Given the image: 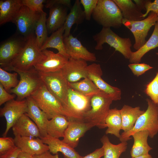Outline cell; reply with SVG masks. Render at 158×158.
<instances>
[{
	"label": "cell",
	"mask_w": 158,
	"mask_h": 158,
	"mask_svg": "<svg viewBox=\"0 0 158 158\" xmlns=\"http://www.w3.org/2000/svg\"><path fill=\"white\" fill-rule=\"evenodd\" d=\"M113 101L111 97L102 91L92 96L91 108L85 115L83 121L92 128L95 126L100 129L107 127L105 120Z\"/></svg>",
	"instance_id": "1"
},
{
	"label": "cell",
	"mask_w": 158,
	"mask_h": 158,
	"mask_svg": "<svg viewBox=\"0 0 158 158\" xmlns=\"http://www.w3.org/2000/svg\"><path fill=\"white\" fill-rule=\"evenodd\" d=\"M147 110L138 119L133 129L123 132L119 138L121 142L127 141L134 133L142 130L148 131L149 136L153 138L158 132V105L150 99H147Z\"/></svg>",
	"instance_id": "2"
},
{
	"label": "cell",
	"mask_w": 158,
	"mask_h": 158,
	"mask_svg": "<svg viewBox=\"0 0 158 158\" xmlns=\"http://www.w3.org/2000/svg\"><path fill=\"white\" fill-rule=\"evenodd\" d=\"M92 16L102 28H118L123 25L121 12L113 0H98Z\"/></svg>",
	"instance_id": "3"
},
{
	"label": "cell",
	"mask_w": 158,
	"mask_h": 158,
	"mask_svg": "<svg viewBox=\"0 0 158 158\" xmlns=\"http://www.w3.org/2000/svg\"><path fill=\"white\" fill-rule=\"evenodd\" d=\"M4 69L14 71L20 76V80L17 86L9 91V92L16 95L17 100H22L30 96L43 84L39 72L34 67L26 71L19 70L11 66Z\"/></svg>",
	"instance_id": "4"
},
{
	"label": "cell",
	"mask_w": 158,
	"mask_h": 158,
	"mask_svg": "<svg viewBox=\"0 0 158 158\" xmlns=\"http://www.w3.org/2000/svg\"><path fill=\"white\" fill-rule=\"evenodd\" d=\"M45 57L38 46L34 33L27 38L22 50L10 65L6 68L11 66L21 70H28L34 67Z\"/></svg>",
	"instance_id": "5"
},
{
	"label": "cell",
	"mask_w": 158,
	"mask_h": 158,
	"mask_svg": "<svg viewBox=\"0 0 158 158\" xmlns=\"http://www.w3.org/2000/svg\"><path fill=\"white\" fill-rule=\"evenodd\" d=\"M96 42L95 49L102 50L103 45L107 43L122 54L126 59H129L132 52V44L128 38H122L114 32L110 28H102L101 30L93 36Z\"/></svg>",
	"instance_id": "6"
},
{
	"label": "cell",
	"mask_w": 158,
	"mask_h": 158,
	"mask_svg": "<svg viewBox=\"0 0 158 158\" xmlns=\"http://www.w3.org/2000/svg\"><path fill=\"white\" fill-rule=\"evenodd\" d=\"M43 83L49 92L61 102L64 109L67 103L69 83L61 71L48 73L39 72Z\"/></svg>",
	"instance_id": "7"
},
{
	"label": "cell",
	"mask_w": 158,
	"mask_h": 158,
	"mask_svg": "<svg viewBox=\"0 0 158 158\" xmlns=\"http://www.w3.org/2000/svg\"><path fill=\"white\" fill-rule=\"evenodd\" d=\"M30 96L40 109L46 114L49 120L57 115L65 116L62 105L49 92L43 83Z\"/></svg>",
	"instance_id": "8"
},
{
	"label": "cell",
	"mask_w": 158,
	"mask_h": 158,
	"mask_svg": "<svg viewBox=\"0 0 158 158\" xmlns=\"http://www.w3.org/2000/svg\"><path fill=\"white\" fill-rule=\"evenodd\" d=\"M91 97L84 96L70 87L67 104L64 109L65 116L68 120L83 121L85 115L91 108Z\"/></svg>",
	"instance_id": "9"
},
{
	"label": "cell",
	"mask_w": 158,
	"mask_h": 158,
	"mask_svg": "<svg viewBox=\"0 0 158 158\" xmlns=\"http://www.w3.org/2000/svg\"><path fill=\"white\" fill-rule=\"evenodd\" d=\"M157 16L151 12L147 17L139 21H130L123 18V25L133 33L135 42L133 47L138 50L146 42V38L151 27L155 25L157 21Z\"/></svg>",
	"instance_id": "10"
},
{
	"label": "cell",
	"mask_w": 158,
	"mask_h": 158,
	"mask_svg": "<svg viewBox=\"0 0 158 158\" xmlns=\"http://www.w3.org/2000/svg\"><path fill=\"white\" fill-rule=\"evenodd\" d=\"M27 39L17 33L1 43L0 67L4 69L10 65L24 47Z\"/></svg>",
	"instance_id": "11"
},
{
	"label": "cell",
	"mask_w": 158,
	"mask_h": 158,
	"mask_svg": "<svg viewBox=\"0 0 158 158\" xmlns=\"http://www.w3.org/2000/svg\"><path fill=\"white\" fill-rule=\"evenodd\" d=\"M40 13L33 11L23 5L13 23L16 25L17 33L28 38L35 33L36 23Z\"/></svg>",
	"instance_id": "12"
},
{
	"label": "cell",
	"mask_w": 158,
	"mask_h": 158,
	"mask_svg": "<svg viewBox=\"0 0 158 158\" xmlns=\"http://www.w3.org/2000/svg\"><path fill=\"white\" fill-rule=\"evenodd\" d=\"M28 109L26 99L22 100L13 99L7 102L0 109V116L4 117L6 121V127L3 134V137H6L10 129L16 122L27 112Z\"/></svg>",
	"instance_id": "13"
},
{
	"label": "cell",
	"mask_w": 158,
	"mask_h": 158,
	"mask_svg": "<svg viewBox=\"0 0 158 158\" xmlns=\"http://www.w3.org/2000/svg\"><path fill=\"white\" fill-rule=\"evenodd\" d=\"M87 71V77L100 90L110 95L114 101L121 99V90L117 87L110 85L102 78L103 72L99 64L93 63L88 65Z\"/></svg>",
	"instance_id": "14"
},
{
	"label": "cell",
	"mask_w": 158,
	"mask_h": 158,
	"mask_svg": "<svg viewBox=\"0 0 158 158\" xmlns=\"http://www.w3.org/2000/svg\"><path fill=\"white\" fill-rule=\"evenodd\" d=\"M42 51L45 58L34 66L39 72L48 73L59 71L68 60V58L59 53H55L47 49Z\"/></svg>",
	"instance_id": "15"
},
{
	"label": "cell",
	"mask_w": 158,
	"mask_h": 158,
	"mask_svg": "<svg viewBox=\"0 0 158 158\" xmlns=\"http://www.w3.org/2000/svg\"><path fill=\"white\" fill-rule=\"evenodd\" d=\"M87 66L86 61L84 60L70 58L60 71L69 83H75L87 77Z\"/></svg>",
	"instance_id": "16"
},
{
	"label": "cell",
	"mask_w": 158,
	"mask_h": 158,
	"mask_svg": "<svg viewBox=\"0 0 158 158\" xmlns=\"http://www.w3.org/2000/svg\"><path fill=\"white\" fill-rule=\"evenodd\" d=\"M66 53L70 58L81 59L86 61H95V54L89 51L76 37L71 34L63 38Z\"/></svg>",
	"instance_id": "17"
},
{
	"label": "cell",
	"mask_w": 158,
	"mask_h": 158,
	"mask_svg": "<svg viewBox=\"0 0 158 158\" xmlns=\"http://www.w3.org/2000/svg\"><path fill=\"white\" fill-rule=\"evenodd\" d=\"M68 121V124L62 140L74 148L77 146L80 138L92 128L88 123L83 121Z\"/></svg>",
	"instance_id": "18"
},
{
	"label": "cell",
	"mask_w": 158,
	"mask_h": 158,
	"mask_svg": "<svg viewBox=\"0 0 158 158\" xmlns=\"http://www.w3.org/2000/svg\"><path fill=\"white\" fill-rule=\"evenodd\" d=\"M16 147L21 151L33 155H38L49 151L48 146L39 138L15 136Z\"/></svg>",
	"instance_id": "19"
},
{
	"label": "cell",
	"mask_w": 158,
	"mask_h": 158,
	"mask_svg": "<svg viewBox=\"0 0 158 158\" xmlns=\"http://www.w3.org/2000/svg\"><path fill=\"white\" fill-rule=\"evenodd\" d=\"M12 130L15 136L41 137L40 131L37 126L25 114L14 123Z\"/></svg>",
	"instance_id": "20"
},
{
	"label": "cell",
	"mask_w": 158,
	"mask_h": 158,
	"mask_svg": "<svg viewBox=\"0 0 158 158\" xmlns=\"http://www.w3.org/2000/svg\"><path fill=\"white\" fill-rule=\"evenodd\" d=\"M43 142L48 145L49 151L53 154L61 152L64 158H82L73 148L64 142L59 138L52 137L48 135L40 138Z\"/></svg>",
	"instance_id": "21"
},
{
	"label": "cell",
	"mask_w": 158,
	"mask_h": 158,
	"mask_svg": "<svg viewBox=\"0 0 158 158\" xmlns=\"http://www.w3.org/2000/svg\"><path fill=\"white\" fill-rule=\"evenodd\" d=\"M26 99L28 109L25 114L32 119L37 126L40 131L41 137L46 136L47 135L46 130V126L49 120L47 115L40 109L31 96Z\"/></svg>",
	"instance_id": "22"
},
{
	"label": "cell",
	"mask_w": 158,
	"mask_h": 158,
	"mask_svg": "<svg viewBox=\"0 0 158 158\" xmlns=\"http://www.w3.org/2000/svg\"><path fill=\"white\" fill-rule=\"evenodd\" d=\"M68 7L56 5L50 8L46 24L48 34L52 33L64 25L68 15Z\"/></svg>",
	"instance_id": "23"
},
{
	"label": "cell",
	"mask_w": 158,
	"mask_h": 158,
	"mask_svg": "<svg viewBox=\"0 0 158 158\" xmlns=\"http://www.w3.org/2000/svg\"><path fill=\"white\" fill-rule=\"evenodd\" d=\"M22 0H0V25L13 23L21 7Z\"/></svg>",
	"instance_id": "24"
},
{
	"label": "cell",
	"mask_w": 158,
	"mask_h": 158,
	"mask_svg": "<svg viewBox=\"0 0 158 158\" xmlns=\"http://www.w3.org/2000/svg\"><path fill=\"white\" fill-rule=\"evenodd\" d=\"M149 132L146 130L136 132L131 136L134 139V143L130 151L132 157L148 154L152 149L147 142Z\"/></svg>",
	"instance_id": "25"
},
{
	"label": "cell",
	"mask_w": 158,
	"mask_h": 158,
	"mask_svg": "<svg viewBox=\"0 0 158 158\" xmlns=\"http://www.w3.org/2000/svg\"><path fill=\"white\" fill-rule=\"evenodd\" d=\"M81 3L79 0L75 1L68 14L64 26V32L63 38L70 34V31L72 26L75 24L77 25L82 23L85 19V14L81 8Z\"/></svg>",
	"instance_id": "26"
},
{
	"label": "cell",
	"mask_w": 158,
	"mask_h": 158,
	"mask_svg": "<svg viewBox=\"0 0 158 158\" xmlns=\"http://www.w3.org/2000/svg\"><path fill=\"white\" fill-rule=\"evenodd\" d=\"M120 9L124 19L130 21L144 19V14L137 5L131 0H113Z\"/></svg>",
	"instance_id": "27"
},
{
	"label": "cell",
	"mask_w": 158,
	"mask_h": 158,
	"mask_svg": "<svg viewBox=\"0 0 158 158\" xmlns=\"http://www.w3.org/2000/svg\"><path fill=\"white\" fill-rule=\"evenodd\" d=\"M122 120L121 130L126 132L131 130L139 116L144 113L139 107L124 105L120 110Z\"/></svg>",
	"instance_id": "28"
},
{
	"label": "cell",
	"mask_w": 158,
	"mask_h": 158,
	"mask_svg": "<svg viewBox=\"0 0 158 158\" xmlns=\"http://www.w3.org/2000/svg\"><path fill=\"white\" fill-rule=\"evenodd\" d=\"M68 122L67 118L64 115H57L54 116L47 122L46 128L47 134L56 138H63Z\"/></svg>",
	"instance_id": "29"
},
{
	"label": "cell",
	"mask_w": 158,
	"mask_h": 158,
	"mask_svg": "<svg viewBox=\"0 0 158 158\" xmlns=\"http://www.w3.org/2000/svg\"><path fill=\"white\" fill-rule=\"evenodd\" d=\"M158 47V23L155 25L153 32L147 41L139 49L132 52L129 61L131 63H139L143 56L152 49Z\"/></svg>",
	"instance_id": "30"
},
{
	"label": "cell",
	"mask_w": 158,
	"mask_h": 158,
	"mask_svg": "<svg viewBox=\"0 0 158 158\" xmlns=\"http://www.w3.org/2000/svg\"><path fill=\"white\" fill-rule=\"evenodd\" d=\"M64 30L63 25L53 32L50 37H48L41 47V50L42 51L48 48H54L58 51V53L69 59L70 57L66 53L63 42V35Z\"/></svg>",
	"instance_id": "31"
},
{
	"label": "cell",
	"mask_w": 158,
	"mask_h": 158,
	"mask_svg": "<svg viewBox=\"0 0 158 158\" xmlns=\"http://www.w3.org/2000/svg\"><path fill=\"white\" fill-rule=\"evenodd\" d=\"M107 128L106 134L113 135L119 138L120 131L122 129V120L120 110L116 108L110 109L105 120Z\"/></svg>",
	"instance_id": "32"
},
{
	"label": "cell",
	"mask_w": 158,
	"mask_h": 158,
	"mask_svg": "<svg viewBox=\"0 0 158 158\" xmlns=\"http://www.w3.org/2000/svg\"><path fill=\"white\" fill-rule=\"evenodd\" d=\"M100 141L104 150L103 158H119L127 148V141L114 145L110 142L108 137L106 135H104L100 139Z\"/></svg>",
	"instance_id": "33"
},
{
	"label": "cell",
	"mask_w": 158,
	"mask_h": 158,
	"mask_svg": "<svg viewBox=\"0 0 158 158\" xmlns=\"http://www.w3.org/2000/svg\"><path fill=\"white\" fill-rule=\"evenodd\" d=\"M69 85L71 88L87 97H92L102 91L88 77L80 81L69 83Z\"/></svg>",
	"instance_id": "34"
},
{
	"label": "cell",
	"mask_w": 158,
	"mask_h": 158,
	"mask_svg": "<svg viewBox=\"0 0 158 158\" xmlns=\"http://www.w3.org/2000/svg\"><path fill=\"white\" fill-rule=\"evenodd\" d=\"M46 16L47 14L44 12L40 13L35 28V33L37 42L40 49L48 37Z\"/></svg>",
	"instance_id": "35"
},
{
	"label": "cell",
	"mask_w": 158,
	"mask_h": 158,
	"mask_svg": "<svg viewBox=\"0 0 158 158\" xmlns=\"http://www.w3.org/2000/svg\"><path fill=\"white\" fill-rule=\"evenodd\" d=\"M18 75L16 72L10 73L0 68V83L8 92H9L11 89L18 85L19 81L17 78Z\"/></svg>",
	"instance_id": "36"
},
{
	"label": "cell",
	"mask_w": 158,
	"mask_h": 158,
	"mask_svg": "<svg viewBox=\"0 0 158 158\" xmlns=\"http://www.w3.org/2000/svg\"><path fill=\"white\" fill-rule=\"evenodd\" d=\"M17 147L14 138L10 137H0V158L9 154Z\"/></svg>",
	"instance_id": "37"
},
{
	"label": "cell",
	"mask_w": 158,
	"mask_h": 158,
	"mask_svg": "<svg viewBox=\"0 0 158 158\" xmlns=\"http://www.w3.org/2000/svg\"><path fill=\"white\" fill-rule=\"evenodd\" d=\"M145 92L150 99L158 105V71L155 77L147 85Z\"/></svg>",
	"instance_id": "38"
},
{
	"label": "cell",
	"mask_w": 158,
	"mask_h": 158,
	"mask_svg": "<svg viewBox=\"0 0 158 158\" xmlns=\"http://www.w3.org/2000/svg\"><path fill=\"white\" fill-rule=\"evenodd\" d=\"M98 0H80L81 4L84 8L85 19L90 20L92 13L96 8Z\"/></svg>",
	"instance_id": "39"
},
{
	"label": "cell",
	"mask_w": 158,
	"mask_h": 158,
	"mask_svg": "<svg viewBox=\"0 0 158 158\" xmlns=\"http://www.w3.org/2000/svg\"><path fill=\"white\" fill-rule=\"evenodd\" d=\"M45 0H22L23 5L25 6L32 11L41 13L44 12L43 3Z\"/></svg>",
	"instance_id": "40"
},
{
	"label": "cell",
	"mask_w": 158,
	"mask_h": 158,
	"mask_svg": "<svg viewBox=\"0 0 158 158\" xmlns=\"http://www.w3.org/2000/svg\"><path fill=\"white\" fill-rule=\"evenodd\" d=\"M128 66L133 74L137 77L153 68L149 65L145 63H131L128 65Z\"/></svg>",
	"instance_id": "41"
},
{
	"label": "cell",
	"mask_w": 158,
	"mask_h": 158,
	"mask_svg": "<svg viewBox=\"0 0 158 158\" xmlns=\"http://www.w3.org/2000/svg\"><path fill=\"white\" fill-rule=\"evenodd\" d=\"M16 95L13 94H11L6 91L2 85L0 83V105L5 102L14 99Z\"/></svg>",
	"instance_id": "42"
},
{
	"label": "cell",
	"mask_w": 158,
	"mask_h": 158,
	"mask_svg": "<svg viewBox=\"0 0 158 158\" xmlns=\"http://www.w3.org/2000/svg\"><path fill=\"white\" fill-rule=\"evenodd\" d=\"M56 5H63L71 8L72 7L70 0H47L46 1L45 7L47 8H50Z\"/></svg>",
	"instance_id": "43"
},
{
	"label": "cell",
	"mask_w": 158,
	"mask_h": 158,
	"mask_svg": "<svg viewBox=\"0 0 158 158\" xmlns=\"http://www.w3.org/2000/svg\"><path fill=\"white\" fill-rule=\"evenodd\" d=\"M145 8L146 12L144 14L143 17L145 18L151 12H152L158 16V5L150 0H147Z\"/></svg>",
	"instance_id": "44"
},
{
	"label": "cell",
	"mask_w": 158,
	"mask_h": 158,
	"mask_svg": "<svg viewBox=\"0 0 158 158\" xmlns=\"http://www.w3.org/2000/svg\"><path fill=\"white\" fill-rule=\"evenodd\" d=\"M104 155V150L103 147L96 149L92 152L83 157L82 158H101Z\"/></svg>",
	"instance_id": "45"
},
{
	"label": "cell",
	"mask_w": 158,
	"mask_h": 158,
	"mask_svg": "<svg viewBox=\"0 0 158 158\" xmlns=\"http://www.w3.org/2000/svg\"><path fill=\"white\" fill-rule=\"evenodd\" d=\"M33 158H59V157L58 154L52 155L49 151H48L39 155H33Z\"/></svg>",
	"instance_id": "46"
},
{
	"label": "cell",
	"mask_w": 158,
	"mask_h": 158,
	"mask_svg": "<svg viewBox=\"0 0 158 158\" xmlns=\"http://www.w3.org/2000/svg\"><path fill=\"white\" fill-rule=\"evenodd\" d=\"M21 151L19 148L17 147L14 151L4 157L0 158H17L18 154Z\"/></svg>",
	"instance_id": "47"
},
{
	"label": "cell",
	"mask_w": 158,
	"mask_h": 158,
	"mask_svg": "<svg viewBox=\"0 0 158 158\" xmlns=\"http://www.w3.org/2000/svg\"><path fill=\"white\" fill-rule=\"evenodd\" d=\"M145 0H134L135 4L142 10H145V4L146 1Z\"/></svg>",
	"instance_id": "48"
},
{
	"label": "cell",
	"mask_w": 158,
	"mask_h": 158,
	"mask_svg": "<svg viewBox=\"0 0 158 158\" xmlns=\"http://www.w3.org/2000/svg\"><path fill=\"white\" fill-rule=\"evenodd\" d=\"M17 158H33V156L21 151L18 154Z\"/></svg>",
	"instance_id": "49"
},
{
	"label": "cell",
	"mask_w": 158,
	"mask_h": 158,
	"mask_svg": "<svg viewBox=\"0 0 158 158\" xmlns=\"http://www.w3.org/2000/svg\"><path fill=\"white\" fill-rule=\"evenodd\" d=\"M132 158H152V157L151 155L148 154L147 155H142L135 157H132Z\"/></svg>",
	"instance_id": "50"
},
{
	"label": "cell",
	"mask_w": 158,
	"mask_h": 158,
	"mask_svg": "<svg viewBox=\"0 0 158 158\" xmlns=\"http://www.w3.org/2000/svg\"><path fill=\"white\" fill-rule=\"evenodd\" d=\"M153 2L158 5V0H155Z\"/></svg>",
	"instance_id": "51"
},
{
	"label": "cell",
	"mask_w": 158,
	"mask_h": 158,
	"mask_svg": "<svg viewBox=\"0 0 158 158\" xmlns=\"http://www.w3.org/2000/svg\"><path fill=\"white\" fill-rule=\"evenodd\" d=\"M157 22L158 23V16H157Z\"/></svg>",
	"instance_id": "52"
},
{
	"label": "cell",
	"mask_w": 158,
	"mask_h": 158,
	"mask_svg": "<svg viewBox=\"0 0 158 158\" xmlns=\"http://www.w3.org/2000/svg\"><path fill=\"white\" fill-rule=\"evenodd\" d=\"M156 54L158 56V52H156Z\"/></svg>",
	"instance_id": "53"
}]
</instances>
